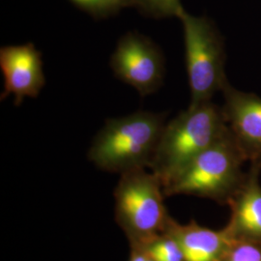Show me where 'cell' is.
<instances>
[{"label":"cell","mask_w":261,"mask_h":261,"mask_svg":"<svg viewBox=\"0 0 261 261\" xmlns=\"http://www.w3.org/2000/svg\"><path fill=\"white\" fill-rule=\"evenodd\" d=\"M227 203L231 208L227 224L235 238L261 242V187L257 179L250 178Z\"/></svg>","instance_id":"cell-9"},{"label":"cell","mask_w":261,"mask_h":261,"mask_svg":"<svg viewBox=\"0 0 261 261\" xmlns=\"http://www.w3.org/2000/svg\"><path fill=\"white\" fill-rule=\"evenodd\" d=\"M143 247L149 251L156 261H186L177 239L167 228Z\"/></svg>","instance_id":"cell-11"},{"label":"cell","mask_w":261,"mask_h":261,"mask_svg":"<svg viewBox=\"0 0 261 261\" xmlns=\"http://www.w3.org/2000/svg\"><path fill=\"white\" fill-rule=\"evenodd\" d=\"M164 127V114L155 112L108 119L88 150V159L103 171L118 174L149 168Z\"/></svg>","instance_id":"cell-1"},{"label":"cell","mask_w":261,"mask_h":261,"mask_svg":"<svg viewBox=\"0 0 261 261\" xmlns=\"http://www.w3.org/2000/svg\"><path fill=\"white\" fill-rule=\"evenodd\" d=\"M42 54L34 44L4 46L0 48V69L4 77V88L0 100L15 96V106L24 98H37L46 84Z\"/></svg>","instance_id":"cell-7"},{"label":"cell","mask_w":261,"mask_h":261,"mask_svg":"<svg viewBox=\"0 0 261 261\" xmlns=\"http://www.w3.org/2000/svg\"><path fill=\"white\" fill-rule=\"evenodd\" d=\"M238 166L236 150L224 136L166 187L165 195H188L228 202L236 192Z\"/></svg>","instance_id":"cell-4"},{"label":"cell","mask_w":261,"mask_h":261,"mask_svg":"<svg viewBox=\"0 0 261 261\" xmlns=\"http://www.w3.org/2000/svg\"><path fill=\"white\" fill-rule=\"evenodd\" d=\"M111 68L118 80L133 86L141 97L156 92L165 74L162 51L150 38L139 32H128L119 39Z\"/></svg>","instance_id":"cell-6"},{"label":"cell","mask_w":261,"mask_h":261,"mask_svg":"<svg viewBox=\"0 0 261 261\" xmlns=\"http://www.w3.org/2000/svg\"><path fill=\"white\" fill-rule=\"evenodd\" d=\"M130 5L146 17L161 19L176 16L183 9L179 0H130Z\"/></svg>","instance_id":"cell-13"},{"label":"cell","mask_w":261,"mask_h":261,"mask_svg":"<svg viewBox=\"0 0 261 261\" xmlns=\"http://www.w3.org/2000/svg\"><path fill=\"white\" fill-rule=\"evenodd\" d=\"M223 261H261V242L236 239Z\"/></svg>","instance_id":"cell-14"},{"label":"cell","mask_w":261,"mask_h":261,"mask_svg":"<svg viewBox=\"0 0 261 261\" xmlns=\"http://www.w3.org/2000/svg\"><path fill=\"white\" fill-rule=\"evenodd\" d=\"M234 126L244 141L253 147H261V101L245 98L231 106Z\"/></svg>","instance_id":"cell-10"},{"label":"cell","mask_w":261,"mask_h":261,"mask_svg":"<svg viewBox=\"0 0 261 261\" xmlns=\"http://www.w3.org/2000/svg\"><path fill=\"white\" fill-rule=\"evenodd\" d=\"M128 261H156L149 251L143 246L130 247V256Z\"/></svg>","instance_id":"cell-15"},{"label":"cell","mask_w":261,"mask_h":261,"mask_svg":"<svg viewBox=\"0 0 261 261\" xmlns=\"http://www.w3.org/2000/svg\"><path fill=\"white\" fill-rule=\"evenodd\" d=\"M115 221L129 246H144L167 228L170 216L162 182L146 168L120 174L114 189Z\"/></svg>","instance_id":"cell-3"},{"label":"cell","mask_w":261,"mask_h":261,"mask_svg":"<svg viewBox=\"0 0 261 261\" xmlns=\"http://www.w3.org/2000/svg\"><path fill=\"white\" fill-rule=\"evenodd\" d=\"M224 137L221 115L213 105L191 106L164 127L149 168L165 189L199 154Z\"/></svg>","instance_id":"cell-2"},{"label":"cell","mask_w":261,"mask_h":261,"mask_svg":"<svg viewBox=\"0 0 261 261\" xmlns=\"http://www.w3.org/2000/svg\"><path fill=\"white\" fill-rule=\"evenodd\" d=\"M177 17L184 29L191 106L208 103L222 81L220 42L206 19L191 16L184 9Z\"/></svg>","instance_id":"cell-5"},{"label":"cell","mask_w":261,"mask_h":261,"mask_svg":"<svg viewBox=\"0 0 261 261\" xmlns=\"http://www.w3.org/2000/svg\"><path fill=\"white\" fill-rule=\"evenodd\" d=\"M95 19H108L122 9L132 7L130 0H69Z\"/></svg>","instance_id":"cell-12"},{"label":"cell","mask_w":261,"mask_h":261,"mask_svg":"<svg viewBox=\"0 0 261 261\" xmlns=\"http://www.w3.org/2000/svg\"><path fill=\"white\" fill-rule=\"evenodd\" d=\"M167 229L177 239L186 261H223L236 240L228 224L223 229L215 230L195 221L179 224L170 217Z\"/></svg>","instance_id":"cell-8"}]
</instances>
